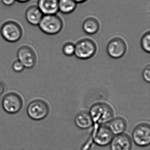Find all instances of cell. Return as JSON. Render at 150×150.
Returning a JSON list of instances; mask_svg holds the SVG:
<instances>
[{"instance_id":"obj_19","label":"cell","mask_w":150,"mask_h":150,"mask_svg":"<svg viewBox=\"0 0 150 150\" xmlns=\"http://www.w3.org/2000/svg\"><path fill=\"white\" fill-rule=\"evenodd\" d=\"M62 50L65 55L71 57L74 54L75 45L71 43H67L64 45Z\"/></svg>"},{"instance_id":"obj_11","label":"cell","mask_w":150,"mask_h":150,"mask_svg":"<svg viewBox=\"0 0 150 150\" xmlns=\"http://www.w3.org/2000/svg\"><path fill=\"white\" fill-rule=\"evenodd\" d=\"M111 150H131L132 141L129 135L125 133L117 135L111 143Z\"/></svg>"},{"instance_id":"obj_17","label":"cell","mask_w":150,"mask_h":150,"mask_svg":"<svg viewBox=\"0 0 150 150\" xmlns=\"http://www.w3.org/2000/svg\"><path fill=\"white\" fill-rule=\"evenodd\" d=\"M59 11L62 13L68 14L73 12L77 7L74 0H59Z\"/></svg>"},{"instance_id":"obj_10","label":"cell","mask_w":150,"mask_h":150,"mask_svg":"<svg viewBox=\"0 0 150 150\" xmlns=\"http://www.w3.org/2000/svg\"><path fill=\"white\" fill-rule=\"evenodd\" d=\"M127 46L125 41L119 38L112 39L107 46V52L110 57L114 59L122 57L125 54Z\"/></svg>"},{"instance_id":"obj_20","label":"cell","mask_w":150,"mask_h":150,"mask_svg":"<svg viewBox=\"0 0 150 150\" xmlns=\"http://www.w3.org/2000/svg\"><path fill=\"white\" fill-rule=\"evenodd\" d=\"M12 68L16 73H21L25 69V67L19 60L14 61L12 65Z\"/></svg>"},{"instance_id":"obj_5","label":"cell","mask_w":150,"mask_h":150,"mask_svg":"<svg viewBox=\"0 0 150 150\" xmlns=\"http://www.w3.org/2000/svg\"><path fill=\"white\" fill-rule=\"evenodd\" d=\"M1 34L7 42L14 43L18 42L21 38L23 30L21 27L17 23L8 21L1 26Z\"/></svg>"},{"instance_id":"obj_3","label":"cell","mask_w":150,"mask_h":150,"mask_svg":"<svg viewBox=\"0 0 150 150\" xmlns=\"http://www.w3.org/2000/svg\"><path fill=\"white\" fill-rule=\"evenodd\" d=\"M39 28L46 35L58 34L63 28V21L56 14L44 15L39 25Z\"/></svg>"},{"instance_id":"obj_22","label":"cell","mask_w":150,"mask_h":150,"mask_svg":"<svg viewBox=\"0 0 150 150\" xmlns=\"http://www.w3.org/2000/svg\"><path fill=\"white\" fill-rule=\"evenodd\" d=\"M3 5L7 6H13L16 2V0H1Z\"/></svg>"},{"instance_id":"obj_6","label":"cell","mask_w":150,"mask_h":150,"mask_svg":"<svg viewBox=\"0 0 150 150\" xmlns=\"http://www.w3.org/2000/svg\"><path fill=\"white\" fill-rule=\"evenodd\" d=\"M95 43L89 39H83L77 42L75 45L74 55L78 58L87 59L94 56L96 52Z\"/></svg>"},{"instance_id":"obj_9","label":"cell","mask_w":150,"mask_h":150,"mask_svg":"<svg viewBox=\"0 0 150 150\" xmlns=\"http://www.w3.org/2000/svg\"><path fill=\"white\" fill-rule=\"evenodd\" d=\"M17 57L18 60L27 69L33 68L36 64V55L33 49L29 46L24 45L19 48Z\"/></svg>"},{"instance_id":"obj_23","label":"cell","mask_w":150,"mask_h":150,"mask_svg":"<svg viewBox=\"0 0 150 150\" xmlns=\"http://www.w3.org/2000/svg\"><path fill=\"white\" fill-rule=\"evenodd\" d=\"M6 89V86L3 82L0 81V95L3 94Z\"/></svg>"},{"instance_id":"obj_18","label":"cell","mask_w":150,"mask_h":150,"mask_svg":"<svg viewBox=\"0 0 150 150\" xmlns=\"http://www.w3.org/2000/svg\"><path fill=\"white\" fill-rule=\"evenodd\" d=\"M141 45L143 50L146 52L149 53L150 52V33L147 32L142 37L141 40Z\"/></svg>"},{"instance_id":"obj_13","label":"cell","mask_w":150,"mask_h":150,"mask_svg":"<svg viewBox=\"0 0 150 150\" xmlns=\"http://www.w3.org/2000/svg\"><path fill=\"white\" fill-rule=\"evenodd\" d=\"M43 16L37 6L35 5L30 6L25 14L27 21L33 26H38Z\"/></svg>"},{"instance_id":"obj_7","label":"cell","mask_w":150,"mask_h":150,"mask_svg":"<svg viewBox=\"0 0 150 150\" xmlns=\"http://www.w3.org/2000/svg\"><path fill=\"white\" fill-rule=\"evenodd\" d=\"M132 138L136 144L146 146L150 143V126L147 123H141L135 127L132 132Z\"/></svg>"},{"instance_id":"obj_4","label":"cell","mask_w":150,"mask_h":150,"mask_svg":"<svg viewBox=\"0 0 150 150\" xmlns=\"http://www.w3.org/2000/svg\"><path fill=\"white\" fill-rule=\"evenodd\" d=\"M22 97L19 94L15 92L8 93L2 99L1 105L3 110L9 114H17L23 107Z\"/></svg>"},{"instance_id":"obj_2","label":"cell","mask_w":150,"mask_h":150,"mask_svg":"<svg viewBox=\"0 0 150 150\" xmlns=\"http://www.w3.org/2000/svg\"><path fill=\"white\" fill-rule=\"evenodd\" d=\"M50 112L48 103L44 100L35 99L31 101L27 107V113L30 119L41 121L46 118Z\"/></svg>"},{"instance_id":"obj_14","label":"cell","mask_w":150,"mask_h":150,"mask_svg":"<svg viewBox=\"0 0 150 150\" xmlns=\"http://www.w3.org/2000/svg\"><path fill=\"white\" fill-rule=\"evenodd\" d=\"M76 126L82 129H86L93 125V122L89 112L82 111L76 115L75 118Z\"/></svg>"},{"instance_id":"obj_12","label":"cell","mask_w":150,"mask_h":150,"mask_svg":"<svg viewBox=\"0 0 150 150\" xmlns=\"http://www.w3.org/2000/svg\"><path fill=\"white\" fill-rule=\"evenodd\" d=\"M59 0H38L37 6L44 15L56 14L59 11Z\"/></svg>"},{"instance_id":"obj_24","label":"cell","mask_w":150,"mask_h":150,"mask_svg":"<svg viewBox=\"0 0 150 150\" xmlns=\"http://www.w3.org/2000/svg\"><path fill=\"white\" fill-rule=\"evenodd\" d=\"M76 3H82L86 2L87 0H74Z\"/></svg>"},{"instance_id":"obj_1","label":"cell","mask_w":150,"mask_h":150,"mask_svg":"<svg viewBox=\"0 0 150 150\" xmlns=\"http://www.w3.org/2000/svg\"><path fill=\"white\" fill-rule=\"evenodd\" d=\"M89 113L93 120V129L109 122L114 115L111 106L103 102L97 103L92 105Z\"/></svg>"},{"instance_id":"obj_25","label":"cell","mask_w":150,"mask_h":150,"mask_svg":"<svg viewBox=\"0 0 150 150\" xmlns=\"http://www.w3.org/2000/svg\"><path fill=\"white\" fill-rule=\"evenodd\" d=\"M16 1L20 2V3H25L28 2L30 0H16Z\"/></svg>"},{"instance_id":"obj_8","label":"cell","mask_w":150,"mask_h":150,"mask_svg":"<svg viewBox=\"0 0 150 150\" xmlns=\"http://www.w3.org/2000/svg\"><path fill=\"white\" fill-rule=\"evenodd\" d=\"M114 135L108 126L104 125L93 129L90 139L98 145L105 146L111 143Z\"/></svg>"},{"instance_id":"obj_21","label":"cell","mask_w":150,"mask_h":150,"mask_svg":"<svg viewBox=\"0 0 150 150\" xmlns=\"http://www.w3.org/2000/svg\"><path fill=\"white\" fill-rule=\"evenodd\" d=\"M143 78L146 82L149 83L150 81V67L148 65L144 69L143 72Z\"/></svg>"},{"instance_id":"obj_16","label":"cell","mask_w":150,"mask_h":150,"mask_svg":"<svg viewBox=\"0 0 150 150\" xmlns=\"http://www.w3.org/2000/svg\"><path fill=\"white\" fill-rule=\"evenodd\" d=\"M82 28L86 34L93 35L97 33L100 28V23L96 19L88 18L83 23Z\"/></svg>"},{"instance_id":"obj_15","label":"cell","mask_w":150,"mask_h":150,"mask_svg":"<svg viewBox=\"0 0 150 150\" xmlns=\"http://www.w3.org/2000/svg\"><path fill=\"white\" fill-rule=\"evenodd\" d=\"M108 127L113 134L118 135L124 132L127 127V123L123 117H117L111 119L109 122Z\"/></svg>"}]
</instances>
